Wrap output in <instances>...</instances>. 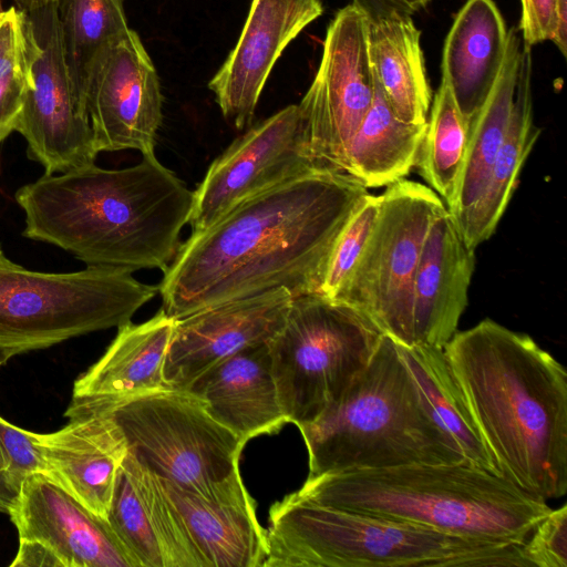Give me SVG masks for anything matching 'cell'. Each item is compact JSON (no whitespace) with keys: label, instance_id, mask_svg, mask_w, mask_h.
Wrapping results in <instances>:
<instances>
[{"label":"cell","instance_id":"29","mask_svg":"<svg viewBox=\"0 0 567 567\" xmlns=\"http://www.w3.org/2000/svg\"><path fill=\"white\" fill-rule=\"evenodd\" d=\"M399 348L437 420L454 439L465 461L476 467L498 473L483 444L444 350L400 344Z\"/></svg>","mask_w":567,"mask_h":567},{"label":"cell","instance_id":"33","mask_svg":"<svg viewBox=\"0 0 567 567\" xmlns=\"http://www.w3.org/2000/svg\"><path fill=\"white\" fill-rule=\"evenodd\" d=\"M381 195L368 194L338 235L324 269L320 293L336 298L347 284L374 230Z\"/></svg>","mask_w":567,"mask_h":567},{"label":"cell","instance_id":"3","mask_svg":"<svg viewBox=\"0 0 567 567\" xmlns=\"http://www.w3.org/2000/svg\"><path fill=\"white\" fill-rule=\"evenodd\" d=\"M23 237L58 246L89 267L165 271L181 246L193 192L155 155L135 166L94 164L44 174L14 194Z\"/></svg>","mask_w":567,"mask_h":567},{"label":"cell","instance_id":"41","mask_svg":"<svg viewBox=\"0 0 567 567\" xmlns=\"http://www.w3.org/2000/svg\"><path fill=\"white\" fill-rule=\"evenodd\" d=\"M4 11L3 7H2V3H1V0H0V17L2 14V12Z\"/></svg>","mask_w":567,"mask_h":567},{"label":"cell","instance_id":"9","mask_svg":"<svg viewBox=\"0 0 567 567\" xmlns=\"http://www.w3.org/2000/svg\"><path fill=\"white\" fill-rule=\"evenodd\" d=\"M113 414L128 453L159 478L213 499L250 495L239 473L246 443L189 390L144 392L116 404Z\"/></svg>","mask_w":567,"mask_h":567},{"label":"cell","instance_id":"14","mask_svg":"<svg viewBox=\"0 0 567 567\" xmlns=\"http://www.w3.org/2000/svg\"><path fill=\"white\" fill-rule=\"evenodd\" d=\"M85 110L100 152L136 150L155 155L163 121L156 68L131 28L110 44L91 71Z\"/></svg>","mask_w":567,"mask_h":567},{"label":"cell","instance_id":"8","mask_svg":"<svg viewBox=\"0 0 567 567\" xmlns=\"http://www.w3.org/2000/svg\"><path fill=\"white\" fill-rule=\"evenodd\" d=\"M383 333L357 308L322 293L293 297L268 342L286 421H316L368 365Z\"/></svg>","mask_w":567,"mask_h":567},{"label":"cell","instance_id":"18","mask_svg":"<svg viewBox=\"0 0 567 567\" xmlns=\"http://www.w3.org/2000/svg\"><path fill=\"white\" fill-rule=\"evenodd\" d=\"M122 402L96 400L69 405L62 429L39 434L49 477L106 519L118 467L128 453L113 410Z\"/></svg>","mask_w":567,"mask_h":567},{"label":"cell","instance_id":"31","mask_svg":"<svg viewBox=\"0 0 567 567\" xmlns=\"http://www.w3.org/2000/svg\"><path fill=\"white\" fill-rule=\"evenodd\" d=\"M468 125L451 90L441 80L435 92L416 167L420 176L444 202L451 203L461 173Z\"/></svg>","mask_w":567,"mask_h":567},{"label":"cell","instance_id":"19","mask_svg":"<svg viewBox=\"0 0 567 567\" xmlns=\"http://www.w3.org/2000/svg\"><path fill=\"white\" fill-rule=\"evenodd\" d=\"M106 520L138 567H207L163 481L127 453Z\"/></svg>","mask_w":567,"mask_h":567},{"label":"cell","instance_id":"16","mask_svg":"<svg viewBox=\"0 0 567 567\" xmlns=\"http://www.w3.org/2000/svg\"><path fill=\"white\" fill-rule=\"evenodd\" d=\"M323 13L321 0H252L239 39L210 79L224 117L250 126L268 76L288 44Z\"/></svg>","mask_w":567,"mask_h":567},{"label":"cell","instance_id":"39","mask_svg":"<svg viewBox=\"0 0 567 567\" xmlns=\"http://www.w3.org/2000/svg\"><path fill=\"white\" fill-rule=\"evenodd\" d=\"M12 567H62L58 557L45 546L31 540H19V549L10 564Z\"/></svg>","mask_w":567,"mask_h":567},{"label":"cell","instance_id":"20","mask_svg":"<svg viewBox=\"0 0 567 567\" xmlns=\"http://www.w3.org/2000/svg\"><path fill=\"white\" fill-rule=\"evenodd\" d=\"M474 251L443 209L429 228L414 277V347L443 349L456 332L468 302Z\"/></svg>","mask_w":567,"mask_h":567},{"label":"cell","instance_id":"34","mask_svg":"<svg viewBox=\"0 0 567 567\" xmlns=\"http://www.w3.org/2000/svg\"><path fill=\"white\" fill-rule=\"evenodd\" d=\"M526 566L567 567V506L551 509L524 543Z\"/></svg>","mask_w":567,"mask_h":567},{"label":"cell","instance_id":"40","mask_svg":"<svg viewBox=\"0 0 567 567\" xmlns=\"http://www.w3.org/2000/svg\"><path fill=\"white\" fill-rule=\"evenodd\" d=\"M18 8L24 12H31L50 4L59 3L60 0H13Z\"/></svg>","mask_w":567,"mask_h":567},{"label":"cell","instance_id":"27","mask_svg":"<svg viewBox=\"0 0 567 567\" xmlns=\"http://www.w3.org/2000/svg\"><path fill=\"white\" fill-rule=\"evenodd\" d=\"M532 74V48L523 42L508 128L494 159L485 189L460 231L465 245L472 250L495 231L514 194L519 172L542 133L533 117Z\"/></svg>","mask_w":567,"mask_h":567},{"label":"cell","instance_id":"24","mask_svg":"<svg viewBox=\"0 0 567 567\" xmlns=\"http://www.w3.org/2000/svg\"><path fill=\"white\" fill-rule=\"evenodd\" d=\"M162 481L207 567L262 566L268 550L266 529L250 495L213 499Z\"/></svg>","mask_w":567,"mask_h":567},{"label":"cell","instance_id":"11","mask_svg":"<svg viewBox=\"0 0 567 567\" xmlns=\"http://www.w3.org/2000/svg\"><path fill=\"white\" fill-rule=\"evenodd\" d=\"M25 13L32 31V84L16 131L27 141L28 157L40 163L45 174L94 164L99 151L85 106L69 74L58 3Z\"/></svg>","mask_w":567,"mask_h":567},{"label":"cell","instance_id":"1","mask_svg":"<svg viewBox=\"0 0 567 567\" xmlns=\"http://www.w3.org/2000/svg\"><path fill=\"white\" fill-rule=\"evenodd\" d=\"M346 173L318 171L279 183L192 233L158 285L165 313L286 289L320 293L333 244L369 194Z\"/></svg>","mask_w":567,"mask_h":567},{"label":"cell","instance_id":"6","mask_svg":"<svg viewBox=\"0 0 567 567\" xmlns=\"http://www.w3.org/2000/svg\"><path fill=\"white\" fill-rule=\"evenodd\" d=\"M265 567L523 566V545L343 511L296 492L269 508Z\"/></svg>","mask_w":567,"mask_h":567},{"label":"cell","instance_id":"5","mask_svg":"<svg viewBox=\"0 0 567 567\" xmlns=\"http://www.w3.org/2000/svg\"><path fill=\"white\" fill-rule=\"evenodd\" d=\"M309 475L466 462L399 344L382 336L368 365L316 421L301 425Z\"/></svg>","mask_w":567,"mask_h":567},{"label":"cell","instance_id":"37","mask_svg":"<svg viewBox=\"0 0 567 567\" xmlns=\"http://www.w3.org/2000/svg\"><path fill=\"white\" fill-rule=\"evenodd\" d=\"M30 27L27 13L18 7L0 17V74L17 64L27 53Z\"/></svg>","mask_w":567,"mask_h":567},{"label":"cell","instance_id":"26","mask_svg":"<svg viewBox=\"0 0 567 567\" xmlns=\"http://www.w3.org/2000/svg\"><path fill=\"white\" fill-rule=\"evenodd\" d=\"M523 40L508 30L507 49L499 75L485 103L468 124L464 159L451 203L446 206L458 231L463 229L485 189L496 154L512 116L520 66Z\"/></svg>","mask_w":567,"mask_h":567},{"label":"cell","instance_id":"10","mask_svg":"<svg viewBox=\"0 0 567 567\" xmlns=\"http://www.w3.org/2000/svg\"><path fill=\"white\" fill-rule=\"evenodd\" d=\"M445 208L424 184L402 178L388 185L371 238L333 298L357 308L403 347H414L413 284L422 247L432 221Z\"/></svg>","mask_w":567,"mask_h":567},{"label":"cell","instance_id":"38","mask_svg":"<svg viewBox=\"0 0 567 567\" xmlns=\"http://www.w3.org/2000/svg\"><path fill=\"white\" fill-rule=\"evenodd\" d=\"M431 0H351L368 21H377L393 14L410 16L426 7Z\"/></svg>","mask_w":567,"mask_h":567},{"label":"cell","instance_id":"21","mask_svg":"<svg viewBox=\"0 0 567 567\" xmlns=\"http://www.w3.org/2000/svg\"><path fill=\"white\" fill-rule=\"evenodd\" d=\"M187 390L245 443L275 433L287 423L271 372L268 343L221 360L197 377Z\"/></svg>","mask_w":567,"mask_h":567},{"label":"cell","instance_id":"17","mask_svg":"<svg viewBox=\"0 0 567 567\" xmlns=\"http://www.w3.org/2000/svg\"><path fill=\"white\" fill-rule=\"evenodd\" d=\"M9 516L19 540L42 544L62 567H138L109 522L45 474L25 481Z\"/></svg>","mask_w":567,"mask_h":567},{"label":"cell","instance_id":"4","mask_svg":"<svg viewBox=\"0 0 567 567\" xmlns=\"http://www.w3.org/2000/svg\"><path fill=\"white\" fill-rule=\"evenodd\" d=\"M301 497L487 543L523 545L551 511L498 473L467 462L308 476Z\"/></svg>","mask_w":567,"mask_h":567},{"label":"cell","instance_id":"2","mask_svg":"<svg viewBox=\"0 0 567 567\" xmlns=\"http://www.w3.org/2000/svg\"><path fill=\"white\" fill-rule=\"evenodd\" d=\"M498 473L544 501L567 492V372L532 337L492 319L443 348Z\"/></svg>","mask_w":567,"mask_h":567},{"label":"cell","instance_id":"25","mask_svg":"<svg viewBox=\"0 0 567 567\" xmlns=\"http://www.w3.org/2000/svg\"><path fill=\"white\" fill-rule=\"evenodd\" d=\"M368 49L374 82L398 118L424 124L432 103L421 31L410 16L369 21Z\"/></svg>","mask_w":567,"mask_h":567},{"label":"cell","instance_id":"7","mask_svg":"<svg viewBox=\"0 0 567 567\" xmlns=\"http://www.w3.org/2000/svg\"><path fill=\"white\" fill-rule=\"evenodd\" d=\"M158 292L117 268L27 269L0 246V365L90 332L118 328Z\"/></svg>","mask_w":567,"mask_h":567},{"label":"cell","instance_id":"28","mask_svg":"<svg viewBox=\"0 0 567 567\" xmlns=\"http://www.w3.org/2000/svg\"><path fill=\"white\" fill-rule=\"evenodd\" d=\"M426 123L398 118L375 84L372 105L346 147L343 173L365 188L405 178L416 165Z\"/></svg>","mask_w":567,"mask_h":567},{"label":"cell","instance_id":"15","mask_svg":"<svg viewBox=\"0 0 567 567\" xmlns=\"http://www.w3.org/2000/svg\"><path fill=\"white\" fill-rule=\"evenodd\" d=\"M292 296L277 289L221 302L175 321L165 362L169 388L187 389L203 372L284 327Z\"/></svg>","mask_w":567,"mask_h":567},{"label":"cell","instance_id":"36","mask_svg":"<svg viewBox=\"0 0 567 567\" xmlns=\"http://www.w3.org/2000/svg\"><path fill=\"white\" fill-rule=\"evenodd\" d=\"M518 31L523 42L533 47L551 41L557 28V0H520Z\"/></svg>","mask_w":567,"mask_h":567},{"label":"cell","instance_id":"23","mask_svg":"<svg viewBox=\"0 0 567 567\" xmlns=\"http://www.w3.org/2000/svg\"><path fill=\"white\" fill-rule=\"evenodd\" d=\"M508 40L493 0H466L446 35L442 79L468 125L489 95L502 70Z\"/></svg>","mask_w":567,"mask_h":567},{"label":"cell","instance_id":"35","mask_svg":"<svg viewBox=\"0 0 567 567\" xmlns=\"http://www.w3.org/2000/svg\"><path fill=\"white\" fill-rule=\"evenodd\" d=\"M31 44L32 31L30 27L25 55L17 64L0 74V143L16 131L27 92L32 84L30 72Z\"/></svg>","mask_w":567,"mask_h":567},{"label":"cell","instance_id":"32","mask_svg":"<svg viewBox=\"0 0 567 567\" xmlns=\"http://www.w3.org/2000/svg\"><path fill=\"white\" fill-rule=\"evenodd\" d=\"M35 473L49 475L39 434L0 416V513L14 509L25 481Z\"/></svg>","mask_w":567,"mask_h":567},{"label":"cell","instance_id":"22","mask_svg":"<svg viewBox=\"0 0 567 567\" xmlns=\"http://www.w3.org/2000/svg\"><path fill=\"white\" fill-rule=\"evenodd\" d=\"M176 319L161 308L142 323L126 322L103 355L76 379L70 405L169 388L165 362Z\"/></svg>","mask_w":567,"mask_h":567},{"label":"cell","instance_id":"12","mask_svg":"<svg viewBox=\"0 0 567 567\" xmlns=\"http://www.w3.org/2000/svg\"><path fill=\"white\" fill-rule=\"evenodd\" d=\"M368 25L367 17L351 3L336 13L317 73L299 103L309 151L321 171L343 173L346 147L374 99Z\"/></svg>","mask_w":567,"mask_h":567},{"label":"cell","instance_id":"30","mask_svg":"<svg viewBox=\"0 0 567 567\" xmlns=\"http://www.w3.org/2000/svg\"><path fill=\"white\" fill-rule=\"evenodd\" d=\"M125 0H60L58 18L65 62L85 106L89 78L102 52L130 29Z\"/></svg>","mask_w":567,"mask_h":567},{"label":"cell","instance_id":"13","mask_svg":"<svg viewBox=\"0 0 567 567\" xmlns=\"http://www.w3.org/2000/svg\"><path fill=\"white\" fill-rule=\"evenodd\" d=\"M318 171L301 109L288 105L247 130L214 159L193 192L187 224L192 233L202 231L243 200Z\"/></svg>","mask_w":567,"mask_h":567}]
</instances>
